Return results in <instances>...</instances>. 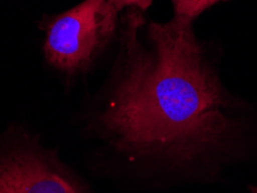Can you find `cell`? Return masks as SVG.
<instances>
[{
    "instance_id": "5",
    "label": "cell",
    "mask_w": 257,
    "mask_h": 193,
    "mask_svg": "<svg viewBox=\"0 0 257 193\" xmlns=\"http://www.w3.org/2000/svg\"><path fill=\"white\" fill-rule=\"evenodd\" d=\"M152 2L153 0H110L117 12L122 11L124 7H134L141 11H146L152 5Z\"/></svg>"
},
{
    "instance_id": "4",
    "label": "cell",
    "mask_w": 257,
    "mask_h": 193,
    "mask_svg": "<svg viewBox=\"0 0 257 193\" xmlns=\"http://www.w3.org/2000/svg\"><path fill=\"white\" fill-rule=\"evenodd\" d=\"M219 2L225 0H172L175 11L174 18L192 22L200 13Z\"/></svg>"
},
{
    "instance_id": "6",
    "label": "cell",
    "mask_w": 257,
    "mask_h": 193,
    "mask_svg": "<svg viewBox=\"0 0 257 193\" xmlns=\"http://www.w3.org/2000/svg\"><path fill=\"white\" fill-rule=\"evenodd\" d=\"M251 193H257V186H252L251 187Z\"/></svg>"
},
{
    "instance_id": "2",
    "label": "cell",
    "mask_w": 257,
    "mask_h": 193,
    "mask_svg": "<svg viewBox=\"0 0 257 193\" xmlns=\"http://www.w3.org/2000/svg\"><path fill=\"white\" fill-rule=\"evenodd\" d=\"M117 10L110 0H85L45 25L44 56L69 74L88 67L114 35Z\"/></svg>"
},
{
    "instance_id": "1",
    "label": "cell",
    "mask_w": 257,
    "mask_h": 193,
    "mask_svg": "<svg viewBox=\"0 0 257 193\" xmlns=\"http://www.w3.org/2000/svg\"><path fill=\"white\" fill-rule=\"evenodd\" d=\"M143 17L124 18L122 69L101 116L119 150L191 161L220 147L233 130L228 102L203 57L191 21L152 22L147 52L137 39Z\"/></svg>"
},
{
    "instance_id": "3",
    "label": "cell",
    "mask_w": 257,
    "mask_h": 193,
    "mask_svg": "<svg viewBox=\"0 0 257 193\" xmlns=\"http://www.w3.org/2000/svg\"><path fill=\"white\" fill-rule=\"evenodd\" d=\"M0 193H89L42 150L17 147L0 152Z\"/></svg>"
}]
</instances>
